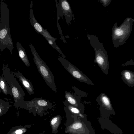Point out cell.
Here are the masks:
<instances>
[{
  "label": "cell",
  "instance_id": "obj_1",
  "mask_svg": "<svg viewBox=\"0 0 134 134\" xmlns=\"http://www.w3.org/2000/svg\"><path fill=\"white\" fill-rule=\"evenodd\" d=\"M14 47L10 34L9 22V10L7 4L1 1L0 17V50L9 49L12 55Z\"/></svg>",
  "mask_w": 134,
  "mask_h": 134
},
{
  "label": "cell",
  "instance_id": "obj_2",
  "mask_svg": "<svg viewBox=\"0 0 134 134\" xmlns=\"http://www.w3.org/2000/svg\"><path fill=\"white\" fill-rule=\"evenodd\" d=\"M2 75L8 84L13 94L14 104L16 105H26V101L24 100L25 94L16 79L7 65H3Z\"/></svg>",
  "mask_w": 134,
  "mask_h": 134
},
{
  "label": "cell",
  "instance_id": "obj_3",
  "mask_svg": "<svg viewBox=\"0 0 134 134\" xmlns=\"http://www.w3.org/2000/svg\"><path fill=\"white\" fill-rule=\"evenodd\" d=\"M88 39L95 51L94 62L106 75L108 74L109 65L108 54L102 44L95 36L88 34Z\"/></svg>",
  "mask_w": 134,
  "mask_h": 134
},
{
  "label": "cell",
  "instance_id": "obj_4",
  "mask_svg": "<svg viewBox=\"0 0 134 134\" xmlns=\"http://www.w3.org/2000/svg\"><path fill=\"white\" fill-rule=\"evenodd\" d=\"M134 20L131 18H127L119 27L116 23L112 29V37L115 47H117L123 44L130 36L132 30Z\"/></svg>",
  "mask_w": 134,
  "mask_h": 134
},
{
  "label": "cell",
  "instance_id": "obj_5",
  "mask_svg": "<svg viewBox=\"0 0 134 134\" xmlns=\"http://www.w3.org/2000/svg\"><path fill=\"white\" fill-rule=\"evenodd\" d=\"M30 47L34 57V62L38 71L47 84L53 91L57 92V88L54 82V76L49 67L40 58L32 44H30Z\"/></svg>",
  "mask_w": 134,
  "mask_h": 134
},
{
  "label": "cell",
  "instance_id": "obj_6",
  "mask_svg": "<svg viewBox=\"0 0 134 134\" xmlns=\"http://www.w3.org/2000/svg\"><path fill=\"white\" fill-rule=\"evenodd\" d=\"M58 60L68 72L75 79L89 85H94V83L88 77L65 58L59 56Z\"/></svg>",
  "mask_w": 134,
  "mask_h": 134
},
{
  "label": "cell",
  "instance_id": "obj_7",
  "mask_svg": "<svg viewBox=\"0 0 134 134\" xmlns=\"http://www.w3.org/2000/svg\"><path fill=\"white\" fill-rule=\"evenodd\" d=\"M86 116L82 118L80 121L75 122L71 127L72 131L77 134H96L90 122Z\"/></svg>",
  "mask_w": 134,
  "mask_h": 134
},
{
  "label": "cell",
  "instance_id": "obj_8",
  "mask_svg": "<svg viewBox=\"0 0 134 134\" xmlns=\"http://www.w3.org/2000/svg\"><path fill=\"white\" fill-rule=\"evenodd\" d=\"M32 5V0L30 5L29 16L30 22L32 26L37 32L43 36L46 40L49 39L53 41H55L57 38L52 37L48 31L44 29L36 20L34 14Z\"/></svg>",
  "mask_w": 134,
  "mask_h": 134
},
{
  "label": "cell",
  "instance_id": "obj_9",
  "mask_svg": "<svg viewBox=\"0 0 134 134\" xmlns=\"http://www.w3.org/2000/svg\"><path fill=\"white\" fill-rule=\"evenodd\" d=\"M59 3L57 5L58 8V14L59 16L65 17L66 23L68 24L71 23L72 19L73 13L70 6L68 2L66 0H60L59 1Z\"/></svg>",
  "mask_w": 134,
  "mask_h": 134
},
{
  "label": "cell",
  "instance_id": "obj_10",
  "mask_svg": "<svg viewBox=\"0 0 134 134\" xmlns=\"http://www.w3.org/2000/svg\"><path fill=\"white\" fill-rule=\"evenodd\" d=\"M65 97L66 100L70 104L80 110L81 112L82 111L83 112L84 105L80 100V97L75 91L74 93L65 91Z\"/></svg>",
  "mask_w": 134,
  "mask_h": 134
},
{
  "label": "cell",
  "instance_id": "obj_11",
  "mask_svg": "<svg viewBox=\"0 0 134 134\" xmlns=\"http://www.w3.org/2000/svg\"><path fill=\"white\" fill-rule=\"evenodd\" d=\"M96 101L100 105L101 110L114 112L110 99L105 93H101L96 98Z\"/></svg>",
  "mask_w": 134,
  "mask_h": 134
},
{
  "label": "cell",
  "instance_id": "obj_12",
  "mask_svg": "<svg viewBox=\"0 0 134 134\" xmlns=\"http://www.w3.org/2000/svg\"><path fill=\"white\" fill-rule=\"evenodd\" d=\"M13 75L18 78L24 87L30 95L34 94V88L31 81L26 78L19 71L12 72Z\"/></svg>",
  "mask_w": 134,
  "mask_h": 134
},
{
  "label": "cell",
  "instance_id": "obj_13",
  "mask_svg": "<svg viewBox=\"0 0 134 134\" xmlns=\"http://www.w3.org/2000/svg\"><path fill=\"white\" fill-rule=\"evenodd\" d=\"M121 78L123 82L129 87L134 86V73L128 70L125 69L121 72Z\"/></svg>",
  "mask_w": 134,
  "mask_h": 134
},
{
  "label": "cell",
  "instance_id": "obj_14",
  "mask_svg": "<svg viewBox=\"0 0 134 134\" xmlns=\"http://www.w3.org/2000/svg\"><path fill=\"white\" fill-rule=\"evenodd\" d=\"M16 45L19 57L27 66H30L29 62L23 47L18 42H16Z\"/></svg>",
  "mask_w": 134,
  "mask_h": 134
},
{
  "label": "cell",
  "instance_id": "obj_15",
  "mask_svg": "<svg viewBox=\"0 0 134 134\" xmlns=\"http://www.w3.org/2000/svg\"><path fill=\"white\" fill-rule=\"evenodd\" d=\"M0 92L13 96L9 86L2 75L0 76Z\"/></svg>",
  "mask_w": 134,
  "mask_h": 134
},
{
  "label": "cell",
  "instance_id": "obj_16",
  "mask_svg": "<svg viewBox=\"0 0 134 134\" xmlns=\"http://www.w3.org/2000/svg\"><path fill=\"white\" fill-rule=\"evenodd\" d=\"M47 40L53 48L55 49L58 52L62 55V57L65 58L66 56L63 54L59 48L56 44L55 41H53L49 39H47Z\"/></svg>",
  "mask_w": 134,
  "mask_h": 134
},
{
  "label": "cell",
  "instance_id": "obj_17",
  "mask_svg": "<svg viewBox=\"0 0 134 134\" xmlns=\"http://www.w3.org/2000/svg\"><path fill=\"white\" fill-rule=\"evenodd\" d=\"M59 121V119L57 117L54 118L51 121V124L53 128H56L58 125Z\"/></svg>",
  "mask_w": 134,
  "mask_h": 134
},
{
  "label": "cell",
  "instance_id": "obj_18",
  "mask_svg": "<svg viewBox=\"0 0 134 134\" xmlns=\"http://www.w3.org/2000/svg\"><path fill=\"white\" fill-rule=\"evenodd\" d=\"M102 3L103 6L106 7L110 3L111 0H99Z\"/></svg>",
  "mask_w": 134,
  "mask_h": 134
},
{
  "label": "cell",
  "instance_id": "obj_19",
  "mask_svg": "<svg viewBox=\"0 0 134 134\" xmlns=\"http://www.w3.org/2000/svg\"><path fill=\"white\" fill-rule=\"evenodd\" d=\"M23 133V131L21 130H18L16 131L15 133L16 134H21Z\"/></svg>",
  "mask_w": 134,
  "mask_h": 134
}]
</instances>
